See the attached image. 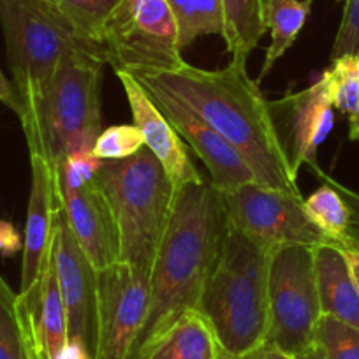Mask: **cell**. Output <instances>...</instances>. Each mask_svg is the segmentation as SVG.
I'll return each mask as SVG.
<instances>
[{"mask_svg":"<svg viewBox=\"0 0 359 359\" xmlns=\"http://www.w3.org/2000/svg\"><path fill=\"white\" fill-rule=\"evenodd\" d=\"M269 330L266 341L291 355L313 347L320 316L313 247L284 245L269 261Z\"/></svg>","mask_w":359,"mask_h":359,"instance_id":"8","label":"cell"},{"mask_svg":"<svg viewBox=\"0 0 359 359\" xmlns=\"http://www.w3.org/2000/svg\"><path fill=\"white\" fill-rule=\"evenodd\" d=\"M143 147L144 140L136 126H113L99 134L92 151L102 161H122L133 157Z\"/></svg>","mask_w":359,"mask_h":359,"instance_id":"28","label":"cell"},{"mask_svg":"<svg viewBox=\"0 0 359 359\" xmlns=\"http://www.w3.org/2000/svg\"><path fill=\"white\" fill-rule=\"evenodd\" d=\"M224 32L227 51L234 64L247 65L250 53L264 36L266 0H222Z\"/></svg>","mask_w":359,"mask_h":359,"instance_id":"19","label":"cell"},{"mask_svg":"<svg viewBox=\"0 0 359 359\" xmlns=\"http://www.w3.org/2000/svg\"><path fill=\"white\" fill-rule=\"evenodd\" d=\"M359 51V0H345L344 16H341L340 29L334 37L331 60L345 57V55H358Z\"/></svg>","mask_w":359,"mask_h":359,"instance_id":"29","label":"cell"},{"mask_svg":"<svg viewBox=\"0 0 359 359\" xmlns=\"http://www.w3.org/2000/svg\"><path fill=\"white\" fill-rule=\"evenodd\" d=\"M330 88L333 108L355 123L359 118V58L358 55L331 60L330 69L324 71Z\"/></svg>","mask_w":359,"mask_h":359,"instance_id":"25","label":"cell"},{"mask_svg":"<svg viewBox=\"0 0 359 359\" xmlns=\"http://www.w3.org/2000/svg\"><path fill=\"white\" fill-rule=\"evenodd\" d=\"M316 172L340 192V196L345 199L348 210H351V226H348V234L347 238L341 241V245H354V247H359V194L358 192L351 191L348 187H345V185L334 182L331 176H327L326 172H323L320 169H316Z\"/></svg>","mask_w":359,"mask_h":359,"instance_id":"30","label":"cell"},{"mask_svg":"<svg viewBox=\"0 0 359 359\" xmlns=\"http://www.w3.org/2000/svg\"><path fill=\"white\" fill-rule=\"evenodd\" d=\"M227 229L222 194L210 182L201 180L176 192L171 219L151 266L150 303L134 355L176 317L198 309Z\"/></svg>","mask_w":359,"mask_h":359,"instance_id":"2","label":"cell"},{"mask_svg":"<svg viewBox=\"0 0 359 359\" xmlns=\"http://www.w3.org/2000/svg\"><path fill=\"white\" fill-rule=\"evenodd\" d=\"M30 165H32V187H30L29 210H27L22 285H20L18 298L25 305L32 306L39 299V285L50 254L55 215L60 206V199H58L55 168H51L39 155H30Z\"/></svg>","mask_w":359,"mask_h":359,"instance_id":"13","label":"cell"},{"mask_svg":"<svg viewBox=\"0 0 359 359\" xmlns=\"http://www.w3.org/2000/svg\"><path fill=\"white\" fill-rule=\"evenodd\" d=\"M313 345L320 359H359V327L320 316Z\"/></svg>","mask_w":359,"mask_h":359,"instance_id":"26","label":"cell"},{"mask_svg":"<svg viewBox=\"0 0 359 359\" xmlns=\"http://www.w3.org/2000/svg\"><path fill=\"white\" fill-rule=\"evenodd\" d=\"M271 254L273 248L229 226L198 306L227 354L243 358L266 341Z\"/></svg>","mask_w":359,"mask_h":359,"instance_id":"3","label":"cell"},{"mask_svg":"<svg viewBox=\"0 0 359 359\" xmlns=\"http://www.w3.org/2000/svg\"><path fill=\"white\" fill-rule=\"evenodd\" d=\"M116 76L122 83V88L129 101L130 113H133L134 126L140 129L144 140V147L158 158L165 175L171 180L175 191L178 192L185 185L201 182V175L192 164L184 140L168 122V118L162 115L157 104L151 101L147 90L129 72L118 71Z\"/></svg>","mask_w":359,"mask_h":359,"instance_id":"15","label":"cell"},{"mask_svg":"<svg viewBox=\"0 0 359 359\" xmlns=\"http://www.w3.org/2000/svg\"><path fill=\"white\" fill-rule=\"evenodd\" d=\"M97 182L115 217L120 261L150 275L175 205L171 180L158 158L143 147L133 157L104 161Z\"/></svg>","mask_w":359,"mask_h":359,"instance_id":"5","label":"cell"},{"mask_svg":"<svg viewBox=\"0 0 359 359\" xmlns=\"http://www.w3.org/2000/svg\"><path fill=\"white\" fill-rule=\"evenodd\" d=\"M104 161L95 157L92 150H79L67 155L55 168L57 184L60 191H78L94 182L101 172Z\"/></svg>","mask_w":359,"mask_h":359,"instance_id":"27","label":"cell"},{"mask_svg":"<svg viewBox=\"0 0 359 359\" xmlns=\"http://www.w3.org/2000/svg\"><path fill=\"white\" fill-rule=\"evenodd\" d=\"M219 352L212 324L198 309H192L151 337L134 359H219Z\"/></svg>","mask_w":359,"mask_h":359,"instance_id":"17","label":"cell"},{"mask_svg":"<svg viewBox=\"0 0 359 359\" xmlns=\"http://www.w3.org/2000/svg\"><path fill=\"white\" fill-rule=\"evenodd\" d=\"M312 2L313 0H266V29L271 32V43L266 50L257 81H261L275 62L296 43L312 11Z\"/></svg>","mask_w":359,"mask_h":359,"instance_id":"20","label":"cell"},{"mask_svg":"<svg viewBox=\"0 0 359 359\" xmlns=\"http://www.w3.org/2000/svg\"><path fill=\"white\" fill-rule=\"evenodd\" d=\"M184 101L247 161L257 184L299 196L298 171L282 141L271 104L252 81L247 65L217 71L184 64L157 74H133Z\"/></svg>","mask_w":359,"mask_h":359,"instance_id":"1","label":"cell"},{"mask_svg":"<svg viewBox=\"0 0 359 359\" xmlns=\"http://www.w3.org/2000/svg\"><path fill=\"white\" fill-rule=\"evenodd\" d=\"M287 113L289 129H291V157L292 165L298 171L302 165H309L313 171L317 165V150L327 134L333 129V102L326 76H320L306 90L287 95L284 101L275 102Z\"/></svg>","mask_w":359,"mask_h":359,"instance_id":"16","label":"cell"},{"mask_svg":"<svg viewBox=\"0 0 359 359\" xmlns=\"http://www.w3.org/2000/svg\"><path fill=\"white\" fill-rule=\"evenodd\" d=\"M219 359H240V358H236V355L227 354V352H224L222 348H220V352H219Z\"/></svg>","mask_w":359,"mask_h":359,"instance_id":"39","label":"cell"},{"mask_svg":"<svg viewBox=\"0 0 359 359\" xmlns=\"http://www.w3.org/2000/svg\"><path fill=\"white\" fill-rule=\"evenodd\" d=\"M123 0H55L57 11L78 34L101 44L102 32Z\"/></svg>","mask_w":359,"mask_h":359,"instance_id":"24","label":"cell"},{"mask_svg":"<svg viewBox=\"0 0 359 359\" xmlns=\"http://www.w3.org/2000/svg\"><path fill=\"white\" fill-rule=\"evenodd\" d=\"M20 248V236L16 231L13 229L11 224L0 220V250L8 252V254H15Z\"/></svg>","mask_w":359,"mask_h":359,"instance_id":"32","label":"cell"},{"mask_svg":"<svg viewBox=\"0 0 359 359\" xmlns=\"http://www.w3.org/2000/svg\"><path fill=\"white\" fill-rule=\"evenodd\" d=\"M150 303V275L118 261L97 271L94 359H133Z\"/></svg>","mask_w":359,"mask_h":359,"instance_id":"10","label":"cell"},{"mask_svg":"<svg viewBox=\"0 0 359 359\" xmlns=\"http://www.w3.org/2000/svg\"><path fill=\"white\" fill-rule=\"evenodd\" d=\"M348 137H351L352 141H359V118H358V122L352 123V126H351V133H348Z\"/></svg>","mask_w":359,"mask_h":359,"instance_id":"37","label":"cell"},{"mask_svg":"<svg viewBox=\"0 0 359 359\" xmlns=\"http://www.w3.org/2000/svg\"><path fill=\"white\" fill-rule=\"evenodd\" d=\"M298 359H320V354H319V351L316 348V345H313V347L310 348V351H306L305 354L298 355Z\"/></svg>","mask_w":359,"mask_h":359,"instance_id":"36","label":"cell"},{"mask_svg":"<svg viewBox=\"0 0 359 359\" xmlns=\"http://www.w3.org/2000/svg\"><path fill=\"white\" fill-rule=\"evenodd\" d=\"M58 359H94V355H92V352L85 345L79 344V341L67 340V344L62 348Z\"/></svg>","mask_w":359,"mask_h":359,"instance_id":"35","label":"cell"},{"mask_svg":"<svg viewBox=\"0 0 359 359\" xmlns=\"http://www.w3.org/2000/svg\"><path fill=\"white\" fill-rule=\"evenodd\" d=\"M0 25L22 123L36 111L64 58L85 55L106 64L101 44L76 32L60 13L30 0H0Z\"/></svg>","mask_w":359,"mask_h":359,"instance_id":"4","label":"cell"},{"mask_svg":"<svg viewBox=\"0 0 359 359\" xmlns=\"http://www.w3.org/2000/svg\"><path fill=\"white\" fill-rule=\"evenodd\" d=\"M358 58H359V51H358Z\"/></svg>","mask_w":359,"mask_h":359,"instance_id":"40","label":"cell"},{"mask_svg":"<svg viewBox=\"0 0 359 359\" xmlns=\"http://www.w3.org/2000/svg\"><path fill=\"white\" fill-rule=\"evenodd\" d=\"M338 247L341 248L345 255V261H347L348 271H351V277L354 280L355 289L359 292V247H354V245H341L337 243Z\"/></svg>","mask_w":359,"mask_h":359,"instance_id":"33","label":"cell"},{"mask_svg":"<svg viewBox=\"0 0 359 359\" xmlns=\"http://www.w3.org/2000/svg\"><path fill=\"white\" fill-rule=\"evenodd\" d=\"M51 255L67 317V340L79 341L94 355L97 271L76 241L62 206L55 215Z\"/></svg>","mask_w":359,"mask_h":359,"instance_id":"11","label":"cell"},{"mask_svg":"<svg viewBox=\"0 0 359 359\" xmlns=\"http://www.w3.org/2000/svg\"><path fill=\"white\" fill-rule=\"evenodd\" d=\"M227 220L234 229L268 248L284 245L319 247L330 238L317 229L303 210L302 194L248 182L231 192H220Z\"/></svg>","mask_w":359,"mask_h":359,"instance_id":"9","label":"cell"},{"mask_svg":"<svg viewBox=\"0 0 359 359\" xmlns=\"http://www.w3.org/2000/svg\"><path fill=\"white\" fill-rule=\"evenodd\" d=\"M58 199L76 241L95 271L118 262V231L111 206L97 178L78 191L58 189Z\"/></svg>","mask_w":359,"mask_h":359,"instance_id":"14","label":"cell"},{"mask_svg":"<svg viewBox=\"0 0 359 359\" xmlns=\"http://www.w3.org/2000/svg\"><path fill=\"white\" fill-rule=\"evenodd\" d=\"M104 62L129 74H157L184 64L168 0H123L101 37Z\"/></svg>","mask_w":359,"mask_h":359,"instance_id":"7","label":"cell"},{"mask_svg":"<svg viewBox=\"0 0 359 359\" xmlns=\"http://www.w3.org/2000/svg\"><path fill=\"white\" fill-rule=\"evenodd\" d=\"M303 210L310 222L323 231L333 243H341L347 238L351 210L331 184L326 182L310 198L303 199Z\"/></svg>","mask_w":359,"mask_h":359,"instance_id":"23","label":"cell"},{"mask_svg":"<svg viewBox=\"0 0 359 359\" xmlns=\"http://www.w3.org/2000/svg\"><path fill=\"white\" fill-rule=\"evenodd\" d=\"M102 62L74 55L60 62L43 97L25 123L30 155L43 157L57 168L67 155L92 150L101 130Z\"/></svg>","mask_w":359,"mask_h":359,"instance_id":"6","label":"cell"},{"mask_svg":"<svg viewBox=\"0 0 359 359\" xmlns=\"http://www.w3.org/2000/svg\"><path fill=\"white\" fill-rule=\"evenodd\" d=\"M313 271L323 316L359 327V292L341 248L333 241L313 247Z\"/></svg>","mask_w":359,"mask_h":359,"instance_id":"18","label":"cell"},{"mask_svg":"<svg viewBox=\"0 0 359 359\" xmlns=\"http://www.w3.org/2000/svg\"><path fill=\"white\" fill-rule=\"evenodd\" d=\"M0 102H4L16 115H20V102L18 97H16L15 88H13V83L8 81L2 71H0Z\"/></svg>","mask_w":359,"mask_h":359,"instance_id":"34","label":"cell"},{"mask_svg":"<svg viewBox=\"0 0 359 359\" xmlns=\"http://www.w3.org/2000/svg\"><path fill=\"white\" fill-rule=\"evenodd\" d=\"M147 90L151 101L157 104L162 115L175 127L180 137L192 148L210 172V184L219 192H231L248 182H255L254 172L240 151L224 140L215 129L208 126L184 101H180L168 90L150 81L137 79Z\"/></svg>","mask_w":359,"mask_h":359,"instance_id":"12","label":"cell"},{"mask_svg":"<svg viewBox=\"0 0 359 359\" xmlns=\"http://www.w3.org/2000/svg\"><path fill=\"white\" fill-rule=\"evenodd\" d=\"M178 29L180 50L201 36H222V0H168Z\"/></svg>","mask_w":359,"mask_h":359,"instance_id":"21","label":"cell"},{"mask_svg":"<svg viewBox=\"0 0 359 359\" xmlns=\"http://www.w3.org/2000/svg\"><path fill=\"white\" fill-rule=\"evenodd\" d=\"M0 359H37L23 323L18 294L0 275Z\"/></svg>","mask_w":359,"mask_h":359,"instance_id":"22","label":"cell"},{"mask_svg":"<svg viewBox=\"0 0 359 359\" xmlns=\"http://www.w3.org/2000/svg\"><path fill=\"white\" fill-rule=\"evenodd\" d=\"M30 2H36V4H41V6H44V8H50V9H53V11H57L55 0H30Z\"/></svg>","mask_w":359,"mask_h":359,"instance_id":"38","label":"cell"},{"mask_svg":"<svg viewBox=\"0 0 359 359\" xmlns=\"http://www.w3.org/2000/svg\"><path fill=\"white\" fill-rule=\"evenodd\" d=\"M240 359H298V358L280 351V348L268 344V341H264V344L259 345L257 348H254V351L248 352V354H245L243 358Z\"/></svg>","mask_w":359,"mask_h":359,"instance_id":"31","label":"cell"}]
</instances>
